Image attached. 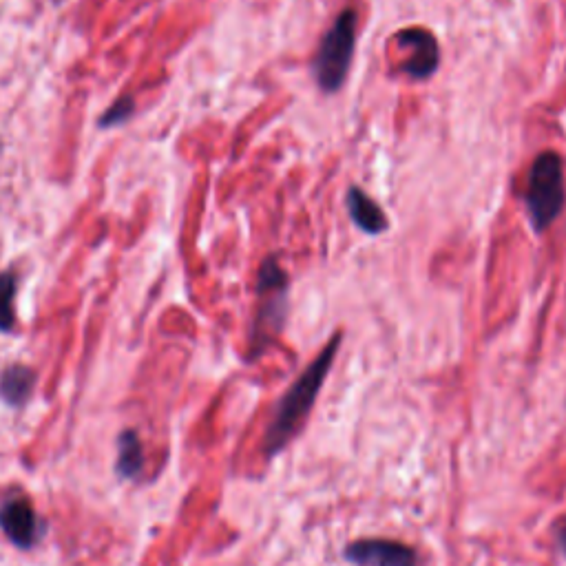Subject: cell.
<instances>
[{"mask_svg":"<svg viewBox=\"0 0 566 566\" xmlns=\"http://www.w3.org/2000/svg\"><path fill=\"white\" fill-rule=\"evenodd\" d=\"M339 345L341 334L337 332L326 343V348L317 354V359L297 376L295 383L277 401L275 414H272V421L264 436V454L268 460L279 456L306 425L312 407L321 394V387L332 370V363L337 359Z\"/></svg>","mask_w":566,"mask_h":566,"instance_id":"1","label":"cell"},{"mask_svg":"<svg viewBox=\"0 0 566 566\" xmlns=\"http://www.w3.org/2000/svg\"><path fill=\"white\" fill-rule=\"evenodd\" d=\"M566 202L564 169L558 153H540L531 164L527 193H524V208L536 233L549 230L560 217Z\"/></svg>","mask_w":566,"mask_h":566,"instance_id":"2","label":"cell"},{"mask_svg":"<svg viewBox=\"0 0 566 566\" xmlns=\"http://www.w3.org/2000/svg\"><path fill=\"white\" fill-rule=\"evenodd\" d=\"M290 277L277 257H268L257 275V319L253 330V356H259L286 326Z\"/></svg>","mask_w":566,"mask_h":566,"instance_id":"3","label":"cell"},{"mask_svg":"<svg viewBox=\"0 0 566 566\" xmlns=\"http://www.w3.org/2000/svg\"><path fill=\"white\" fill-rule=\"evenodd\" d=\"M356 27H359V16L354 9H343L326 36L321 38L317 56L312 60V76L326 93L339 91L345 85L354 58Z\"/></svg>","mask_w":566,"mask_h":566,"instance_id":"4","label":"cell"},{"mask_svg":"<svg viewBox=\"0 0 566 566\" xmlns=\"http://www.w3.org/2000/svg\"><path fill=\"white\" fill-rule=\"evenodd\" d=\"M396 47L405 54L401 73L414 80H427L436 73L440 62V49L432 31L423 27H407L394 36Z\"/></svg>","mask_w":566,"mask_h":566,"instance_id":"5","label":"cell"},{"mask_svg":"<svg viewBox=\"0 0 566 566\" xmlns=\"http://www.w3.org/2000/svg\"><path fill=\"white\" fill-rule=\"evenodd\" d=\"M354 566H418V553L410 544L387 538H361L343 549Z\"/></svg>","mask_w":566,"mask_h":566,"instance_id":"6","label":"cell"},{"mask_svg":"<svg viewBox=\"0 0 566 566\" xmlns=\"http://www.w3.org/2000/svg\"><path fill=\"white\" fill-rule=\"evenodd\" d=\"M0 529L18 549H34L43 538V522L25 496H12L0 505Z\"/></svg>","mask_w":566,"mask_h":566,"instance_id":"7","label":"cell"},{"mask_svg":"<svg viewBox=\"0 0 566 566\" xmlns=\"http://www.w3.org/2000/svg\"><path fill=\"white\" fill-rule=\"evenodd\" d=\"M345 206H348V213L352 217V222L359 226L363 233L368 235H381L390 226L387 222V215L383 208L374 202V199L361 191V188L352 186L345 197Z\"/></svg>","mask_w":566,"mask_h":566,"instance_id":"8","label":"cell"},{"mask_svg":"<svg viewBox=\"0 0 566 566\" xmlns=\"http://www.w3.org/2000/svg\"><path fill=\"white\" fill-rule=\"evenodd\" d=\"M36 387V372L27 365H12L0 376V396L12 407H23Z\"/></svg>","mask_w":566,"mask_h":566,"instance_id":"9","label":"cell"},{"mask_svg":"<svg viewBox=\"0 0 566 566\" xmlns=\"http://www.w3.org/2000/svg\"><path fill=\"white\" fill-rule=\"evenodd\" d=\"M144 467L142 443L133 429L120 434L118 443V476L120 478H138Z\"/></svg>","mask_w":566,"mask_h":566,"instance_id":"10","label":"cell"},{"mask_svg":"<svg viewBox=\"0 0 566 566\" xmlns=\"http://www.w3.org/2000/svg\"><path fill=\"white\" fill-rule=\"evenodd\" d=\"M14 297H16L14 272H3V275H0V332H12L16 326Z\"/></svg>","mask_w":566,"mask_h":566,"instance_id":"11","label":"cell"},{"mask_svg":"<svg viewBox=\"0 0 566 566\" xmlns=\"http://www.w3.org/2000/svg\"><path fill=\"white\" fill-rule=\"evenodd\" d=\"M133 111H135L133 98L124 96V98H120L118 102H115L111 109L104 111V115L100 118V127H107V129L120 127V124H124V122H127V120L131 118Z\"/></svg>","mask_w":566,"mask_h":566,"instance_id":"12","label":"cell"},{"mask_svg":"<svg viewBox=\"0 0 566 566\" xmlns=\"http://www.w3.org/2000/svg\"><path fill=\"white\" fill-rule=\"evenodd\" d=\"M558 544H560V551L564 553V558H566V520H562L558 524Z\"/></svg>","mask_w":566,"mask_h":566,"instance_id":"13","label":"cell"}]
</instances>
